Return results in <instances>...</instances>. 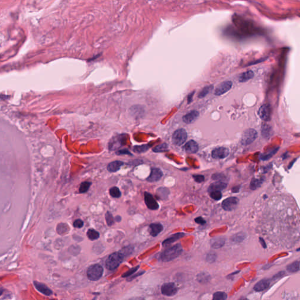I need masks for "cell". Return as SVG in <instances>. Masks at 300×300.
Listing matches in <instances>:
<instances>
[{
	"instance_id": "1",
	"label": "cell",
	"mask_w": 300,
	"mask_h": 300,
	"mask_svg": "<svg viewBox=\"0 0 300 300\" xmlns=\"http://www.w3.org/2000/svg\"><path fill=\"white\" fill-rule=\"evenodd\" d=\"M183 251L181 244L178 243L166 249L161 254V259L162 261L168 262L172 261L179 256Z\"/></svg>"
},
{
	"instance_id": "2",
	"label": "cell",
	"mask_w": 300,
	"mask_h": 300,
	"mask_svg": "<svg viewBox=\"0 0 300 300\" xmlns=\"http://www.w3.org/2000/svg\"><path fill=\"white\" fill-rule=\"evenodd\" d=\"M124 257L120 252L112 253L106 261V267L109 270L117 269L122 263Z\"/></svg>"
},
{
	"instance_id": "3",
	"label": "cell",
	"mask_w": 300,
	"mask_h": 300,
	"mask_svg": "<svg viewBox=\"0 0 300 300\" xmlns=\"http://www.w3.org/2000/svg\"><path fill=\"white\" fill-rule=\"evenodd\" d=\"M103 268L98 264H95L90 266L87 270V276L88 279L91 281H97L99 280L103 276Z\"/></svg>"
},
{
	"instance_id": "4",
	"label": "cell",
	"mask_w": 300,
	"mask_h": 300,
	"mask_svg": "<svg viewBox=\"0 0 300 300\" xmlns=\"http://www.w3.org/2000/svg\"><path fill=\"white\" fill-rule=\"evenodd\" d=\"M258 134L256 130L249 128L245 130L241 139V143L243 145H248L254 142L257 138Z\"/></svg>"
},
{
	"instance_id": "5",
	"label": "cell",
	"mask_w": 300,
	"mask_h": 300,
	"mask_svg": "<svg viewBox=\"0 0 300 300\" xmlns=\"http://www.w3.org/2000/svg\"><path fill=\"white\" fill-rule=\"evenodd\" d=\"M187 139V133L184 128L176 130L173 136V142L177 146L182 145Z\"/></svg>"
},
{
	"instance_id": "6",
	"label": "cell",
	"mask_w": 300,
	"mask_h": 300,
	"mask_svg": "<svg viewBox=\"0 0 300 300\" xmlns=\"http://www.w3.org/2000/svg\"><path fill=\"white\" fill-rule=\"evenodd\" d=\"M239 200L236 197H230L224 200L221 204L223 209L226 211H232L237 207Z\"/></svg>"
},
{
	"instance_id": "7",
	"label": "cell",
	"mask_w": 300,
	"mask_h": 300,
	"mask_svg": "<svg viewBox=\"0 0 300 300\" xmlns=\"http://www.w3.org/2000/svg\"><path fill=\"white\" fill-rule=\"evenodd\" d=\"M258 114L260 119L264 121H269L271 117V107L269 104L262 105L258 111Z\"/></svg>"
},
{
	"instance_id": "8",
	"label": "cell",
	"mask_w": 300,
	"mask_h": 300,
	"mask_svg": "<svg viewBox=\"0 0 300 300\" xmlns=\"http://www.w3.org/2000/svg\"><path fill=\"white\" fill-rule=\"evenodd\" d=\"M161 293L166 296L171 297L174 296L178 292V289L176 285L173 283H167L162 285Z\"/></svg>"
},
{
	"instance_id": "9",
	"label": "cell",
	"mask_w": 300,
	"mask_h": 300,
	"mask_svg": "<svg viewBox=\"0 0 300 300\" xmlns=\"http://www.w3.org/2000/svg\"><path fill=\"white\" fill-rule=\"evenodd\" d=\"M144 200L145 203L148 209L154 210H157L159 208V205L151 193L145 192L144 193Z\"/></svg>"
},
{
	"instance_id": "10",
	"label": "cell",
	"mask_w": 300,
	"mask_h": 300,
	"mask_svg": "<svg viewBox=\"0 0 300 300\" xmlns=\"http://www.w3.org/2000/svg\"><path fill=\"white\" fill-rule=\"evenodd\" d=\"M232 82L230 81H225L219 84L215 90V95L221 96L227 93L232 87Z\"/></svg>"
},
{
	"instance_id": "11",
	"label": "cell",
	"mask_w": 300,
	"mask_h": 300,
	"mask_svg": "<svg viewBox=\"0 0 300 300\" xmlns=\"http://www.w3.org/2000/svg\"><path fill=\"white\" fill-rule=\"evenodd\" d=\"M229 155V150L226 147H219L212 152V157L215 159H224Z\"/></svg>"
},
{
	"instance_id": "12",
	"label": "cell",
	"mask_w": 300,
	"mask_h": 300,
	"mask_svg": "<svg viewBox=\"0 0 300 300\" xmlns=\"http://www.w3.org/2000/svg\"><path fill=\"white\" fill-rule=\"evenodd\" d=\"M199 113L196 110L191 111L182 117L183 121L186 124L194 123L199 117Z\"/></svg>"
},
{
	"instance_id": "13",
	"label": "cell",
	"mask_w": 300,
	"mask_h": 300,
	"mask_svg": "<svg viewBox=\"0 0 300 300\" xmlns=\"http://www.w3.org/2000/svg\"><path fill=\"white\" fill-rule=\"evenodd\" d=\"M162 175H163L162 172L160 169L157 168H153L151 170L150 175L147 178V181L150 182L158 181L161 178Z\"/></svg>"
},
{
	"instance_id": "14",
	"label": "cell",
	"mask_w": 300,
	"mask_h": 300,
	"mask_svg": "<svg viewBox=\"0 0 300 300\" xmlns=\"http://www.w3.org/2000/svg\"><path fill=\"white\" fill-rule=\"evenodd\" d=\"M34 286L35 287V288L38 291H39L40 293H42L43 294L47 296H50L53 293L52 291L49 288H48L47 285L42 283H39L38 281H35Z\"/></svg>"
},
{
	"instance_id": "15",
	"label": "cell",
	"mask_w": 300,
	"mask_h": 300,
	"mask_svg": "<svg viewBox=\"0 0 300 300\" xmlns=\"http://www.w3.org/2000/svg\"><path fill=\"white\" fill-rule=\"evenodd\" d=\"M270 284V280L267 279H264L260 280L256 284L254 285L253 289L254 291L257 292H260L266 290Z\"/></svg>"
},
{
	"instance_id": "16",
	"label": "cell",
	"mask_w": 300,
	"mask_h": 300,
	"mask_svg": "<svg viewBox=\"0 0 300 300\" xmlns=\"http://www.w3.org/2000/svg\"><path fill=\"white\" fill-rule=\"evenodd\" d=\"M185 149L187 153L195 154L198 151L199 145L195 141L190 140L185 144Z\"/></svg>"
},
{
	"instance_id": "17",
	"label": "cell",
	"mask_w": 300,
	"mask_h": 300,
	"mask_svg": "<svg viewBox=\"0 0 300 300\" xmlns=\"http://www.w3.org/2000/svg\"><path fill=\"white\" fill-rule=\"evenodd\" d=\"M150 229L151 235L153 237H156L163 230V226L159 223H151L150 225Z\"/></svg>"
},
{
	"instance_id": "18",
	"label": "cell",
	"mask_w": 300,
	"mask_h": 300,
	"mask_svg": "<svg viewBox=\"0 0 300 300\" xmlns=\"http://www.w3.org/2000/svg\"><path fill=\"white\" fill-rule=\"evenodd\" d=\"M227 186V184L225 182H221V181H218L216 182H214L212 184L210 185L209 187L208 190L209 192H212V191H215V190H222L226 188Z\"/></svg>"
},
{
	"instance_id": "19",
	"label": "cell",
	"mask_w": 300,
	"mask_h": 300,
	"mask_svg": "<svg viewBox=\"0 0 300 300\" xmlns=\"http://www.w3.org/2000/svg\"><path fill=\"white\" fill-rule=\"evenodd\" d=\"M185 236V234L183 233H176V234H174L173 236H171V237L167 239L166 240H165L163 242H162V246L165 247V246H168L169 245H170L171 244H172L173 243H174L175 241H176V240H178V239H179L180 238L183 237Z\"/></svg>"
},
{
	"instance_id": "20",
	"label": "cell",
	"mask_w": 300,
	"mask_h": 300,
	"mask_svg": "<svg viewBox=\"0 0 300 300\" xmlns=\"http://www.w3.org/2000/svg\"><path fill=\"white\" fill-rule=\"evenodd\" d=\"M124 164L122 161H116L110 163L107 166V170L110 173H115L120 170L121 167Z\"/></svg>"
},
{
	"instance_id": "21",
	"label": "cell",
	"mask_w": 300,
	"mask_h": 300,
	"mask_svg": "<svg viewBox=\"0 0 300 300\" xmlns=\"http://www.w3.org/2000/svg\"><path fill=\"white\" fill-rule=\"evenodd\" d=\"M224 243L225 239L223 237H216L212 240L211 246L214 249H219L224 246Z\"/></svg>"
},
{
	"instance_id": "22",
	"label": "cell",
	"mask_w": 300,
	"mask_h": 300,
	"mask_svg": "<svg viewBox=\"0 0 300 300\" xmlns=\"http://www.w3.org/2000/svg\"><path fill=\"white\" fill-rule=\"evenodd\" d=\"M261 134L266 139L270 138L273 134L272 128L269 124H263L261 127Z\"/></svg>"
},
{
	"instance_id": "23",
	"label": "cell",
	"mask_w": 300,
	"mask_h": 300,
	"mask_svg": "<svg viewBox=\"0 0 300 300\" xmlns=\"http://www.w3.org/2000/svg\"><path fill=\"white\" fill-rule=\"evenodd\" d=\"M254 77V73L252 70H248L247 72L242 73L239 78V81L241 83L246 82L250 79H252Z\"/></svg>"
},
{
	"instance_id": "24",
	"label": "cell",
	"mask_w": 300,
	"mask_h": 300,
	"mask_svg": "<svg viewBox=\"0 0 300 300\" xmlns=\"http://www.w3.org/2000/svg\"><path fill=\"white\" fill-rule=\"evenodd\" d=\"M196 279L201 283H206L210 280V276L206 273H202L197 276Z\"/></svg>"
},
{
	"instance_id": "25",
	"label": "cell",
	"mask_w": 300,
	"mask_h": 300,
	"mask_svg": "<svg viewBox=\"0 0 300 300\" xmlns=\"http://www.w3.org/2000/svg\"><path fill=\"white\" fill-rule=\"evenodd\" d=\"M263 182V179L262 178L261 179H255L253 178L250 182V188L252 190H255L257 189L258 188L260 187L261 185H262Z\"/></svg>"
},
{
	"instance_id": "26",
	"label": "cell",
	"mask_w": 300,
	"mask_h": 300,
	"mask_svg": "<svg viewBox=\"0 0 300 300\" xmlns=\"http://www.w3.org/2000/svg\"><path fill=\"white\" fill-rule=\"evenodd\" d=\"M287 270L290 273H296L300 270V262L296 261L287 266Z\"/></svg>"
},
{
	"instance_id": "27",
	"label": "cell",
	"mask_w": 300,
	"mask_h": 300,
	"mask_svg": "<svg viewBox=\"0 0 300 300\" xmlns=\"http://www.w3.org/2000/svg\"><path fill=\"white\" fill-rule=\"evenodd\" d=\"M213 85H209V86H205L199 93L198 97L199 99H202V98L205 97L206 95H208L210 93V92H211L213 90Z\"/></svg>"
},
{
	"instance_id": "28",
	"label": "cell",
	"mask_w": 300,
	"mask_h": 300,
	"mask_svg": "<svg viewBox=\"0 0 300 300\" xmlns=\"http://www.w3.org/2000/svg\"><path fill=\"white\" fill-rule=\"evenodd\" d=\"M87 236L91 240H95L100 237L99 233L93 229H89L87 232Z\"/></svg>"
},
{
	"instance_id": "29",
	"label": "cell",
	"mask_w": 300,
	"mask_h": 300,
	"mask_svg": "<svg viewBox=\"0 0 300 300\" xmlns=\"http://www.w3.org/2000/svg\"><path fill=\"white\" fill-rule=\"evenodd\" d=\"M278 150H279V148H275V149L273 150L272 151H271L270 152H269L268 153L263 154H262L260 156V159L261 160H263V161L269 160V159H270L274 155H275L277 153V152L278 151Z\"/></svg>"
},
{
	"instance_id": "30",
	"label": "cell",
	"mask_w": 300,
	"mask_h": 300,
	"mask_svg": "<svg viewBox=\"0 0 300 300\" xmlns=\"http://www.w3.org/2000/svg\"><path fill=\"white\" fill-rule=\"evenodd\" d=\"M91 185H92V183L90 182L86 181V182H82L80 186V188H79L80 193H83L86 192L89 189Z\"/></svg>"
},
{
	"instance_id": "31",
	"label": "cell",
	"mask_w": 300,
	"mask_h": 300,
	"mask_svg": "<svg viewBox=\"0 0 300 300\" xmlns=\"http://www.w3.org/2000/svg\"><path fill=\"white\" fill-rule=\"evenodd\" d=\"M110 195L112 197L115 198H119L121 196V193L120 190L117 187H113L111 188L110 190Z\"/></svg>"
},
{
	"instance_id": "32",
	"label": "cell",
	"mask_w": 300,
	"mask_h": 300,
	"mask_svg": "<svg viewBox=\"0 0 300 300\" xmlns=\"http://www.w3.org/2000/svg\"><path fill=\"white\" fill-rule=\"evenodd\" d=\"M168 150V145L165 143L159 145L154 149V151L156 153L165 152Z\"/></svg>"
},
{
	"instance_id": "33",
	"label": "cell",
	"mask_w": 300,
	"mask_h": 300,
	"mask_svg": "<svg viewBox=\"0 0 300 300\" xmlns=\"http://www.w3.org/2000/svg\"><path fill=\"white\" fill-rule=\"evenodd\" d=\"M227 296L225 293L216 292L213 294V299L215 300H225L227 299Z\"/></svg>"
},
{
	"instance_id": "34",
	"label": "cell",
	"mask_w": 300,
	"mask_h": 300,
	"mask_svg": "<svg viewBox=\"0 0 300 300\" xmlns=\"http://www.w3.org/2000/svg\"><path fill=\"white\" fill-rule=\"evenodd\" d=\"M133 250H134L133 247H132L131 246H127V247L123 248L119 252L123 254V256L125 257L126 256H128V255H130V254L133 253Z\"/></svg>"
},
{
	"instance_id": "35",
	"label": "cell",
	"mask_w": 300,
	"mask_h": 300,
	"mask_svg": "<svg viewBox=\"0 0 300 300\" xmlns=\"http://www.w3.org/2000/svg\"><path fill=\"white\" fill-rule=\"evenodd\" d=\"M210 197L216 201H219L220 200L222 197V194L220 190H215V191H212L210 192Z\"/></svg>"
},
{
	"instance_id": "36",
	"label": "cell",
	"mask_w": 300,
	"mask_h": 300,
	"mask_svg": "<svg viewBox=\"0 0 300 300\" xmlns=\"http://www.w3.org/2000/svg\"><path fill=\"white\" fill-rule=\"evenodd\" d=\"M157 193L158 196L161 198V199H164L165 198H167L168 193H169V190L167 188H161L158 189L157 190Z\"/></svg>"
},
{
	"instance_id": "37",
	"label": "cell",
	"mask_w": 300,
	"mask_h": 300,
	"mask_svg": "<svg viewBox=\"0 0 300 300\" xmlns=\"http://www.w3.org/2000/svg\"><path fill=\"white\" fill-rule=\"evenodd\" d=\"M149 148V146L148 145H144L141 146H136L134 148V151L137 153H141L145 152Z\"/></svg>"
},
{
	"instance_id": "38",
	"label": "cell",
	"mask_w": 300,
	"mask_h": 300,
	"mask_svg": "<svg viewBox=\"0 0 300 300\" xmlns=\"http://www.w3.org/2000/svg\"><path fill=\"white\" fill-rule=\"evenodd\" d=\"M105 218H106V221L107 224H108V226H110L114 224V220L113 216L110 212H107V213L105 215Z\"/></svg>"
},
{
	"instance_id": "39",
	"label": "cell",
	"mask_w": 300,
	"mask_h": 300,
	"mask_svg": "<svg viewBox=\"0 0 300 300\" xmlns=\"http://www.w3.org/2000/svg\"><path fill=\"white\" fill-rule=\"evenodd\" d=\"M216 259V254L213 252L209 253L206 256V260L209 263H213Z\"/></svg>"
},
{
	"instance_id": "40",
	"label": "cell",
	"mask_w": 300,
	"mask_h": 300,
	"mask_svg": "<svg viewBox=\"0 0 300 300\" xmlns=\"http://www.w3.org/2000/svg\"><path fill=\"white\" fill-rule=\"evenodd\" d=\"M244 237L243 234L239 233V234H236V235H234L232 238V240L234 242H241L244 240Z\"/></svg>"
},
{
	"instance_id": "41",
	"label": "cell",
	"mask_w": 300,
	"mask_h": 300,
	"mask_svg": "<svg viewBox=\"0 0 300 300\" xmlns=\"http://www.w3.org/2000/svg\"><path fill=\"white\" fill-rule=\"evenodd\" d=\"M67 226L66 224H59L57 228V231L59 234H63L67 232Z\"/></svg>"
},
{
	"instance_id": "42",
	"label": "cell",
	"mask_w": 300,
	"mask_h": 300,
	"mask_svg": "<svg viewBox=\"0 0 300 300\" xmlns=\"http://www.w3.org/2000/svg\"><path fill=\"white\" fill-rule=\"evenodd\" d=\"M139 266H137L136 267H133L132 269H130L128 271H127L126 273H124V274H123L122 277H129L131 274H134L139 269Z\"/></svg>"
},
{
	"instance_id": "43",
	"label": "cell",
	"mask_w": 300,
	"mask_h": 300,
	"mask_svg": "<svg viewBox=\"0 0 300 300\" xmlns=\"http://www.w3.org/2000/svg\"><path fill=\"white\" fill-rule=\"evenodd\" d=\"M193 178H194L195 181L198 183H201L205 180L204 176L202 175H193Z\"/></svg>"
},
{
	"instance_id": "44",
	"label": "cell",
	"mask_w": 300,
	"mask_h": 300,
	"mask_svg": "<svg viewBox=\"0 0 300 300\" xmlns=\"http://www.w3.org/2000/svg\"><path fill=\"white\" fill-rule=\"evenodd\" d=\"M84 222L80 219H77L73 222V226L76 228H81L83 226Z\"/></svg>"
},
{
	"instance_id": "45",
	"label": "cell",
	"mask_w": 300,
	"mask_h": 300,
	"mask_svg": "<svg viewBox=\"0 0 300 300\" xmlns=\"http://www.w3.org/2000/svg\"><path fill=\"white\" fill-rule=\"evenodd\" d=\"M212 179H214V180H219V179H224L223 178H224V176L223 175V174H213L212 176Z\"/></svg>"
},
{
	"instance_id": "46",
	"label": "cell",
	"mask_w": 300,
	"mask_h": 300,
	"mask_svg": "<svg viewBox=\"0 0 300 300\" xmlns=\"http://www.w3.org/2000/svg\"><path fill=\"white\" fill-rule=\"evenodd\" d=\"M195 221L196 223H198V224H202V225H204L205 224L206 222L205 220L202 218V217H198V218H196L195 219Z\"/></svg>"
},
{
	"instance_id": "47",
	"label": "cell",
	"mask_w": 300,
	"mask_h": 300,
	"mask_svg": "<svg viewBox=\"0 0 300 300\" xmlns=\"http://www.w3.org/2000/svg\"><path fill=\"white\" fill-rule=\"evenodd\" d=\"M117 154L119 155H121V154H130V152L128 151H127V150H121V151H119L117 153Z\"/></svg>"
},
{
	"instance_id": "48",
	"label": "cell",
	"mask_w": 300,
	"mask_h": 300,
	"mask_svg": "<svg viewBox=\"0 0 300 300\" xmlns=\"http://www.w3.org/2000/svg\"><path fill=\"white\" fill-rule=\"evenodd\" d=\"M195 93V92H193L192 93H191L190 95H188V103L190 104V103L192 102V99H193V95Z\"/></svg>"
},
{
	"instance_id": "49",
	"label": "cell",
	"mask_w": 300,
	"mask_h": 300,
	"mask_svg": "<svg viewBox=\"0 0 300 300\" xmlns=\"http://www.w3.org/2000/svg\"><path fill=\"white\" fill-rule=\"evenodd\" d=\"M260 243H261V246H262L264 248H266V247H267V246H266V243H265L264 240L262 238H260Z\"/></svg>"
},
{
	"instance_id": "50",
	"label": "cell",
	"mask_w": 300,
	"mask_h": 300,
	"mask_svg": "<svg viewBox=\"0 0 300 300\" xmlns=\"http://www.w3.org/2000/svg\"><path fill=\"white\" fill-rule=\"evenodd\" d=\"M240 190V187L238 186V187H233L232 190V191L233 192V193H237Z\"/></svg>"
},
{
	"instance_id": "51",
	"label": "cell",
	"mask_w": 300,
	"mask_h": 300,
	"mask_svg": "<svg viewBox=\"0 0 300 300\" xmlns=\"http://www.w3.org/2000/svg\"><path fill=\"white\" fill-rule=\"evenodd\" d=\"M144 273V272H142V271H141V273H138V274H136V275H135V276H133V277H131V279H130V281H131V280H133V279H135V278H136V277H137V276H141V275H142V274H143V273Z\"/></svg>"
},
{
	"instance_id": "52",
	"label": "cell",
	"mask_w": 300,
	"mask_h": 300,
	"mask_svg": "<svg viewBox=\"0 0 300 300\" xmlns=\"http://www.w3.org/2000/svg\"><path fill=\"white\" fill-rule=\"evenodd\" d=\"M116 221H120V220H121V218L120 217V216H116Z\"/></svg>"
},
{
	"instance_id": "53",
	"label": "cell",
	"mask_w": 300,
	"mask_h": 300,
	"mask_svg": "<svg viewBox=\"0 0 300 300\" xmlns=\"http://www.w3.org/2000/svg\"><path fill=\"white\" fill-rule=\"evenodd\" d=\"M3 292H4V290L2 288H0V296L2 294Z\"/></svg>"
}]
</instances>
